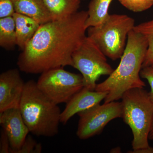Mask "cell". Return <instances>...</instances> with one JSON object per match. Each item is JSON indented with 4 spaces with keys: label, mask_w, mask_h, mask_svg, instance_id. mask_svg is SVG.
<instances>
[{
    "label": "cell",
    "mask_w": 153,
    "mask_h": 153,
    "mask_svg": "<svg viewBox=\"0 0 153 153\" xmlns=\"http://www.w3.org/2000/svg\"><path fill=\"white\" fill-rule=\"evenodd\" d=\"M105 55L96 44L86 37L72 56V67L80 71L84 87L95 90L96 82L102 75H109L114 69L107 61Z\"/></svg>",
    "instance_id": "6"
},
{
    "label": "cell",
    "mask_w": 153,
    "mask_h": 153,
    "mask_svg": "<svg viewBox=\"0 0 153 153\" xmlns=\"http://www.w3.org/2000/svg\"><path fill=\"white\" fill-rule=\"evenodd\" d=\"M133 30L143 35L148 41L147 51L142 68L152 66L153 64V19L135 25Z\"/></svg>",
    "instance_id": "17"
},
{
    "label": "cell",
    "mask_w": 153,
    "mask_h": 153,
    "mask_svg": "<svg viewBox=\"0 0 153 153\" xmlns=\"http://www.w3.org/2000/svg\"><path fill=\"white\" fill-rule=\"evenodd\" d=\"M120 151L121 149L120 148H114V149H113L111 150V152H113V153H119L120 152H120Z\"/></svg>",
    "instance_id": "25"
},
{
    "label": "cell",
    "mask_w": 153,
    "mask_h": 153,
    "mask_svg": "<svg viewBox=\"0 0 153 153\" xmlns=\"http://www.w3.org/2000/svg\"><path fill=\"white\" fill-rule=\"evenodd\" d=\"M131 153H153V147L149 146V147L144 148V149H140L133 150L131 152H128Z\"/></svg>",
    "instance_id": "23"
},
{
    "label": "cell",
    "mask_w": 153,
    "mask_h": 153,
    "mask_svg": "<svg viewBox=\"0 0 153 153\" xmlns=\"http://www.w3.org/2000/svg\"><path fill=\"white\" fill-rule=\"evenodd\" d=\"M88 17L87 11H81L66 19L41 25L19 55V70L38 74L53 68L72 67V55L87 37Z\"/></svg>",
    "instance_id": "1"
},
{
    "label": "cell",
    "mask_w": 153,
    "mask_h": 153,
    "mask_svg": "<svg viewBox=\"0 0 153 153\" xmlns=\"http://www.w3.org/2000/svg\"><path fill=\"white\" fill-rule=\"evenodd\" d=\"M79 116L76 135L86 140L101 133L110 122L122 117L121 102L112 101L99 104L77 114Z\"/></svg>",
    "instance_id": "8"
},
{
    "label": "cell",
    "mask_w": 153,
    "mask_h": 153,
    "mask_svg": "<svg viewBox=\"0 0 153 153\" xmlns=\"http://www.w3.org/2000/svg\"><path fill=\"white\" fill-rule=\"evenodd\" d=\"M25 83L17 68L9 69L0 75V113L19 108Z\"/></svg>",
    "instance_id": "9"
},
{
    "label": "cell",
    "mask_w": 153,
    "mask_h": 153,
    "mask_svg": "<svg viewBox=\"0 0 153 153\" xmlns=\"http://www.w3.org/2000/svg\"><path fill=\"white\" fill-rule=\"evenodd\" d=\"M10 144L7 134L3 130L0 137V153H10Z\"/></svg>",
    "instance_id": "22"
},
{
    "label": "cell",
    "mask_w": 153,
    "mask_h": 153,
    "mask_svg": "<svg viewBox=\"0 0 153 153\" xmlns=\"http://www.w3.org/2000/svg\"><path fill=\"white\" fill-rule=\"evenodd\" d=\"M52 21L61 20L78 12L82 0H43Z\"/></svg>",
    "instance_id": "14"
},
{
    "label": "cell",
    "mask_w": 153,
    "mask_h": 153,
    "mask_svg": "<svg viewBox=\"0 0 153 153\" xmlns=\"http://www.w3.org/2000/svg\"><path fill=\"white\" fill-rule=\"evenodd\" d=\"M152 66H153V65H152Z\"/></svg>",
    "instance_id": "26"
},
{
    "label": "cell",
    "mask_w": 153,
    "mask_h": 153,
    "mask_svg": "<svg viewBox=\"0 0 153 153\" xmlns=\"http://www.w3.org/2000/svg\"><path fill=\"white\" fill-rule=\"evenodd\" d=\"M42 150V145L28 135L22 146L14 153H41Z\"/></svg>",
    "instance_id": "19"
},
{
    "label": "cell",
    "mask_w": 153,
    "mask_h": 153,
    "mask_svg": "<svg viewBox=\"0 0 153 153\" xmlns=\"http://www.w3.org/2000/svg\"><path fill=\"white\" fill-rule=\"evenodd\" d=\"M148 48L144 36L133 30L129 33L119 65L105 81L96 86V91L108 92L104 102L115 101L128 90L146 86L140 73Z\"/></svg>",
    "instance_id": "2"
},
{
    "label": "cell",
    "mask_w": 153,
    "mask_h": 153,
    "mask_svg": "<svg viewBox=\"0 0 153 153\" xmlns=\"http://www.w3.org/2000/svg\"><path fill=\"white\" fill-rule=\"evenodd\" d=\"M126 8L137 13L146 10L153 5V0H118Z\"/></svg>",
    "instance_id": "18"
},
{
    "label": "cell",
    "mask_w": 153,
    "mask_h": 153,
    "mask_svg": "<svg viewBox=\"0 0 153 153\" xmlns=\"http://www.w3.org/2000/svg\"><path fill=\"white\" fill-rule=\"evenodd\" d=\"M112 0H91L87 11L88 17L85 23L86 29L99 27L109 17L108 9Z\"/></svg>",
    "instance_id": "15"
},
{
    "label": "cell",
    "mask_w": 153,
    "mask_h": 153,
    "mask_svg": "<svg viewBox=\"0 0 153 153\" xmlns=\"http://www.w3.org/2000/svg\"><path fill=\"white\" fill-rule=\"evenodd\" d=\"M19 109L30 132L37 136L52 137L59 132L61 111L38 88L37 82H26Z\"/></svg>",
    "instance_id": "3"
},
{
    "label": "cell",
    "mask_w": 153,
    "mask_h": 153,
    "mask_svg": "<svg viewBox=\"0 0 153 153\" xmlns=\"http://www.w3.org/2000/svg\"><path fill=\"white\" fill-rule=\"evenodd\" d=\"M0 125L8 137L10 153H14L22 146L30 132L19 108H10L0 113Z\"/></svg>",
    "instance_id": "10"
},
{
    "label": "cell",
    "mask_w": 153,
    "mask_h": 153,
    "mask_svg": "<svg viewBox=\"0 0 153 153\" xmlns=\"http://www.w3.org/2000/svg\"><path fill=\"white\" fill-rule=\"evenodd\" d=\"M149 140H153V123L149 135Z\"/></svg>",
    "instance_id": "24"
},
{
    "label": "cell",
    "mask_w": 153,
    "mask_h": 153,
    "mask_svg": "<svg viewBox=\"0 0 153 153\" xmlns=\"http://www.w3.org/2000/svg\"><path fill=\"white\" fill-rule=\"evenodd\" d=\"M122 118L133 135V150L149 147V135L153 123V105L143 88H132L122 97Z\"/></svg>",
    "instance_id": "4"
},
{
    "label": "cell",
    "mask_w": 153,
    "mask_h": 153,
    "mask_svg": "<svg viewBox=\"0 0 153 153\" xmlns=\"http://www.w3.org/2000/svg\"><path fill=\"white\" fill-rule=\"evenodd\" d=\"M16 46V32L13 17L1 18L0 46L7 50H13Z\"/></svg>",
    "instance_id": "16"
},
{
    "label": "cell",
    "mask_w": 153,
    "mask_h": 153,
    "mask_svg": "<svg viewBox=\"0 0 153 153\" xmlns=\"http://www.w3.org/2000/svg\"><path fill=\"white\" fill-rule=\"evenodd\" d=\"M141 77L147 80L150 85L151 91L149 92V96L153 105V66L143 67L140 73Z\"/></svg>",
    "instance_id": "20"
},
{
    "label": "cell",
    "mask_w": 153,
    "mask_h": 153,
    "mask_svg": "<svg viewBox=\"0 0 153 153\" xmlns=\"http://www.w3.org/2000/svg\"><path fill=\"white\" fill-rule=\"evenodd\" d=\"M16 13L25 15L40 25L52 21L43 0H12Z\"/></svg>",
    "instance_id": "12"
},
{
    "label": "cell",
    "mask_w": 153,
    "mask_h": 153,
    "mask_svg": "<svg viewBox=\"0 0 153 153\" xmlns=\"http://www.w3.org/2000/svg\"><path fill=\"white\" fill-rule=\"evenodd\" d=\"M134 23V19L127 15L110 14L101 27L88 28L87 36L106 57L115 60L123 55L128 36Z\"/></svg>",
    "instance_id": "5"
},
{
    "label": "cell",
    "mask_w": 153,
    "mask_h": 153,
    "mask_svg": "<svg viewBox=\"0 0 153 153\" xmlns=\"http://www.w3.org/2000/svg\"><path fill=\"white\" fill-rule=\"evenodd\" d=\"M107 94L105 91L90 90L83 87L66 103L61 112L60 123L65 124L74 115L100 104Z\"/></svg>",
    "instance_id": "11"
},
{
    "label": "cell",
    "mask_w": 153,
    "mask_h": 153,
    "mask_svg": "<svg viewBox=\"0 0 153 153\" xmlns=\"http://www.w3.org/2000/svg\"><path fill=\"white\" fill-rule=\"evenodd\" d=\"M37 85L43 93L57 105L66 104L84 87L81 74L69 72L63 67L43 72Z\"/></svg>",
    "instance_id": "7"
},
{
    "label": "cell",
    "mask_w": 153,
    "mask_h": 153,
    "mask_svg": "<svg viewBox=\"0 0 153 153\" xmlns=\"http://www.w3.org/2000/svg\"><path fill=\"white\" fill-rule=\"evenodd\" d=\"M15 13L12 0H0V19L12 16Z\"/></svg>",
    "instance_id": "21"
},
{
    "label": "cell",
    "mask_w": 153,
    "mask_h": 153,
    "mask_svg": "<svg viewBox=\"0 0 153 153\" xmlns=\"http://www.w3.org/2000/svg\"><path fill=\"white\" fill-rule=\"evenodd\" d=\"M13 16L16 24L17 46L22 51L41 25L34 19L18 13H15Z\"/></svg>",
    "instance_id": "13"
}]
</instances>
